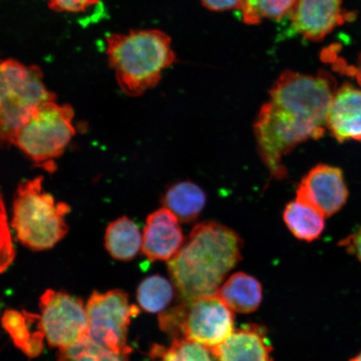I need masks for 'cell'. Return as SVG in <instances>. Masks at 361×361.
I'll use <instances>...</instances> for the list:
<instances>
[{"mask_svg": "<svg viewBox=\"0 0 361 361\" xmlns=\"http://www.w3.org/2000/svg\"><path fill=\"white\" fill-rule=\"evenodd\" d=\"M243 246L239 234L227 226L214 221L197 224L168 264L183 302L218 295L230 271L241 261Z\"/></svg>", "mask_w": 361, "mask_h": 361, "instance_id": "1", "label": "cell"}, {"mask_svg": "<svg viewBox=\"0 0 361 361\" xmlns=\"http://www.w3.org/2000/svg\"><path fill=\"white\" fill-rule=\"evenodd\" d=\"M335 78L327 72L316 75L286 71L269 90L282 124L300 144L322 137L334 94Z\"/></svg>", "mask_w": 361, "mask_h": 361, "instance_id": "2", "label": "cell"}, {"mask_svg": "<svg viewBox=\"0 0 361 361\" xmlns=\"http://www.w3.org/2000/svg\"><path fill=\"white\" fill-rule=\"evenodd\" d=\"M106 55L120 88L133 97L155 87L176 61L171 38L159 30L111 35L106 38Z\"/></svg>", "mask_w": 361, "mask_h": 361, "instance_id": "3", "label": "cell"}, {"mask_svg": "<svg viewBox=\"0 0 361 361\" xmlns=\"http://www.w3.org/2000/svg\"><path fill=\"white\" fill-rule=\"evenodd\" d=\"M44 178L23 180L13 197L12 227L17 238L35 251L49 250L68 233L71 207L43 190Z\"/></svg>", "mask_w": 361, "mask_h": 361, "instance_id": "4", "label": "cell"}, {"mask_svg": "<svg viewBox=\"0 0 361 361\" xmlns=\"http://www.w3.org/2000/svg\"><path fill=\"white\" fill-rule=\"evenodd\" d=\"M56 101L38 66L0 59V147L15 145L18 130L43 105Z\"/></svg>", "mask_w": 361, "mask_h": 361, "instance_id": "5", "label": "cell"}, {"mask_svg": "<svg viewBox=\"0 0 361 361\" xmlns=\"http://www.w3.org/2000/svg\"><path fill=\"white\" fill-rule=\"evenodd\" d=\"M162 331L173 340H187L213 350L232 335L234 314L219 295L198 298L164 311Z\"/></svg>", "mask_w": 361, "mask_h": 361, "instance_id": "6", "label": "cell"}, {"mask_svg": "<svg viewBox=\"0 0 361 361\" xmlns=\"http://www.w3.org/2000/svg\"><path fill=\"white\" fill-rule=\"evenodd\" d=\"M73 108L56 101L40 106L18 130L15 145L34 164L53 173L75 135Z\"/></svg>", "mask_w": 361, "mask_h": 361, "instance_id": "7", "label": "cell"}, {"mask_svg": "<svg viewBox=\"0 0 361 361\" xmlns=\"http://www.w3.org/2000/svg\"><path fill=\"white\" fill-rule=\"evenodd\" d=\"M88 336L104 348L126 356L133 352L128 345L130 320L137 316V306L130 304L129 295L121 290L94 291L87 302Z\"/></svg>", "mask_w": 361, "mask_h": 361, "instance_id": "8", "label": "cell"}, {"mask_svg": "<svg viewBox=\"0 0 361 361\" xmlns=\"http://www.w3.org/2000/svg\"><path fill=\"white\" fill-rule=\"evenodd\" d=\"M40 320L49 346L66 348L88 337L83 301L69 293L47 290L40 297Z\"/></svg>", "mask_w": 361, "mask_h": 361, "instance_id": "9", "label": "cell"}, {"mask_svg": "<svg viewBox=\"0 0 361 361\" xmlns=\"http://www.w3.org/2000/svg\"><path fill=\"white\" fill-rule=\"evenodd\" d=\"M348 194L342 171L336 166L319 164L301 180L297 188L296 200L326 218L344 207Z\"/></svg>", "mask_w": 361, "mask_h": 361, "instance_id": "10", "label": "cell"}, {"mask_svg": "<svg viewBox=\"0 0 361 361\" xmlns=\"http://www.w3.org/2000/svg\"><path fill=\"white\" fill-rule=\"evenodd\" d=\"M342 0H295L290 18L293 29L310 42H319L349 20Z\"/></svg>", "mask_w": 361, "mask_h": 361, "instance_id": "11", "label": "cell"}, {"mask_svg": "<svg viewBox=\"0 0 361 361\" xmlns=\"http://www.w3.org/2000/svg\"><path fill=\"white\" fill-rule=\"evenodd\" d=\"M185 243L180 221L171 211L160 209L147 216L142 235V254L150 262L170 261Z\"/></svg>", "mask_w": 361, "mask_h": 361, "instance_id": "12", "label": "cell"}, {"mask_svg": "<svg viewBox=\"0 0 361 361\" xmlns=\"http://www.w3.org/2000/svg\"><path fill=\"white\" fill-rule=\"evenodd\" d=\"M210 350L216 361H274L267 329L257 324H245Z\"/></svg>", "mask_w": 361, "mask_h": 361, "instance_id": "13", "label": "cell"}, {"mask_svg": "<svg viewBox=\"0 0 361 361\" xmlns=\"http://www.w3.org/2000/svg\"><path fill=\"white\" fill-rule=\"evenodd\" d=\"M327 129L338 142H361V88L346 83L334 94Z\"/></svg>", "mask_w": 361, "mask_h": 361, "instance_id": "14", "label": "cell"}, {"mask_svg": "<svg viewBox=\"0 0 361 361\" xmlns=\"http://www.w3.org/2000/svg\"><path fill=\"white\" fill-rule=\"evenodd\" d=\"M1 324L10 335L13 344L30 358L37 357L44 350V333L40 316L26 311L7 310Z\"/></svg>", "mask_w": 361, "mask_h": 361, "instance_id": "15", "label": "cell"}, {"mask_svg": "<svg viewBox=\"0 0 361 361\" xmlns=\"http://www.w3.org/2000/svg\"><path fill=\"white\" fill-rule=\"evenodd\" d=\"M218 295L234 312L250 314L258 310L262 303L263 288L256 278L238 272L220 287Z\"/></svg>", "mask_w": 361, "mask_h": 361, "instance_id": "16", "label": "cell"}, {"mask_svg": "<svg viewBox=\"0 0 361 361\" xmlns=\"http://www.w3.org/2000/svg\"><path fill=\"white\" fill-rule=\"evenodd\" d=\"M162 205L183 224H191L204 209L207 196L204 191L191 180L173 183L162 197Z\"/></svg>", "mask_w": 361, "mask_h": 361, "instance_id": "17", "label": "cell"}, {"mask_svg": "<svg viewBox=\"0 0 361 361\" xmlns=\"http://www.w3.org/2000/svg\"><path fill=\"white\" fill-rule=\"evenodd\" d=\"M142 246L139 227L128 216L113 221L106 230L105 247L113 259L130 261L137 257Z\"/></svg>", "mask_w": 361, "mask_h": 361, "instance_id": "18", "label": "cell"}, {"mask_svg": "<svg viewBox=\"0 0 361 361\" xmlns=\"http://www.w3.org/2000/svg\"><path fill=\"white\" fill-rule=\"evenodd\" d=\"M283 219L293 235L301 241L316 240L324 229V216L313 207L297 200L288 203L283 210Z\"/></svg>", "mask_w": 361, "mask_h": 361, "instance_id": "19", "label": "cell"}, {"mask_svg": "<svg viewBox=\"0 0 361 361\" xmlns=\"http://www.w3.org/2000/svg\"><path fill=\"white\" fill-rule=\"evenodd\" d=\"M175 291L168 279L161 275H152L139 284L137 299L140 307L147 313L164 311L173 301Z\"/></svg>", "mask_w": 361, "mask_h": 361, "instance_id": "20", "label": "cell"}, {"mask_svg": "<svg viewBox=\"0 0 361 361\" xmlns=\"http://www.w3.org/2000/svg\"><path fill=\"white\" fill-rule=\"evenodd\" d=\"M295 0H243L239 11L246 24L255 25L262 20H281L290 16Z\"/></svg>", "mask_w": 361, "mask_h": 361, "instance_id": "21", "label": "cell"}, {"mask_svg": "<svg viewBox=\"0 0 361 361\" xmlns=\"http://www.w3.org/2000/svg\"><path fill=\"white\" fill-rule=\"evenodd\" d=\"M149 356L152 361H216L209 349L187 340H173L169 347L154 344Z\"/></svg>", "mask_w": 361, "mask_h": 361, "instance_id": "22", "label": "cell"}, {"mask_svg": "<svg viewBox=\"0 0 361 361\" xmlns=\"http://www.w3.org/2000/svg\"><path fill=\"white\" fill-rule=\"evenodd\" d=\"M128 358L104 348L89 336L57 353V361H128Z\"/></svg>", "mask_w": 361, "mask_h": 361, "instance_id": "23", "label": "cell"}, {"mask_svg": "<svg viewBox=\"0 0 361 361\" xmlns=\"http://www.w3.org/2000/svg\"><path fill=\"white\" fill-rule=\"evenodd\" d=\"M100 2L101 0H49V7L56 12L80 13Z\"/></svg>", "mask_w": 361, "mask_h": 361, "instance_id": "24", "label": "cell"}, {"mask_svg": "<svg viewBox=\"0 0 361 361\" xmlns=\"http://www.w3.org/2000/svg\"><path fill=\"white\" fill-rule=\"evenodd\" d=\"M243 0H201L202 6L211 11L224 12L241 7Z\"/></svg>", "mask_w": 361, "mask_h": 361, "instance_id": "25", "label": "cell"}, {"mask_svg": "<svg viewBox=\"0 0 361 361\" xmlns=\"http://www.w3.org/2000/svg\"><path fill=\"white\" fill-rule=\"evenodd\" d=\"M350 255H353L361 263V228L340 243Z\"/></svg>", "mask_w": 361, "mask_h": 361, "instance_id": "26", "label": "cell"}, {"mask_svg": "<svg viewBox=\"0 0 361 361\" xmlns=\"http://www.w3.org/2000/svg\"><path fill=\"white\" fill-rule=\"evenodd\" d=\"M355 76L356 80H357L360 87L361 88V55L359 59L357 67H356L355 71Z\"/></svg>", "mask_w": 361, "mask_h": 361, "instance_id": "27", "label": "cell"}, {"mask_svg": "<svg viewBox=\"0 0 361 361\" xmlns=\"http://www.w3.org/2000/svg\"><path fill=\"white\" fill-rule=\"evenodd\" d=\"M350 361H361V351L359 354L354 356L353 358L350 359Z\"/></svg>", "mask_w": 361, "mask_h": 361, "instance_id": "28", "label": "cell"}]
</instances>
